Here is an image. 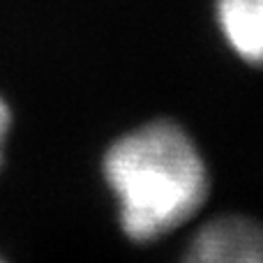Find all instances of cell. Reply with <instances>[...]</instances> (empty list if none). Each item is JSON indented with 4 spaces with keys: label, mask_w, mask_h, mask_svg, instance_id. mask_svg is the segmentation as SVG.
Returning a JSON list of instances; mask_svg holds the SVG:
<instances>
[{
    "label": "cell",
    "mask_w": 263,
    "mask_h": 263,
    "mask_svg": "<svg viewBox=\"0 0 263 263\" xmlns=\"http://www.w3.org/2000/svg\"><path fill=\"white\" fill-rule=\"evenodd\" d=\"M0 263H5V261H3V259H0Z\"/></svg>",
    "instance_id": "5"
},
{
    "label": "cell",
    "mask_w": 263,
    "mask_h": 263,
    "mask_svg": "<svg viewBox=\"0 0 263 263\" xmlns=\"http://www.w3.org/2000/svg\"><path fill=\"white\" fill-rule=\"evenodd\" d=\"M217 23L242 60L263 65V0H217Z\"/></svg>",
    "instance_id": "3"
},
{
    "label": "cell",
    "mask_w": 263,
    "mask_h": 263,
    "mask_svg": "<svg viewBox=\"0 0 263 263\" xmlns=\"http://www.w3.org/2000/svg\"><path fill=\"white\" fill-rule=\"evenodd\" d=\"M9 125H12V114H9L5 100L0 97V164H3V148H5V139H7Z\"/></svg>",
    "instance_id": "4"
},
{
    "label": "cell",
    "mask_w": 263,
    "mask_h": 263,
    "mask_svg": "<svg viewBox=\"0 0 263 263\" xmlns=\"http://www.w3.org/2000/svg\"><path fill=\"white\" fill-rule=\"evenodd\" d=\"M123 231L150 242L182 227L208 196V171L196 143L168 120L120 136L104 157Z\"/></svg>",
    "instance_id": "1"
},
{
    "label": "cell",
    "mask_w": 263,
    "mask_h": 263,
    "mask_svg": "<svg viewBox=\"0 0 263 263\" xmlns=\"http://www.w3.org/2000/svg\"><path fill=\"white\" fill-rule=\"evenodd\" d=\"M182 263H263V224L224 215L199 229Z\"/></svg>",
    "instance_id": "2"
}]
</instances>
